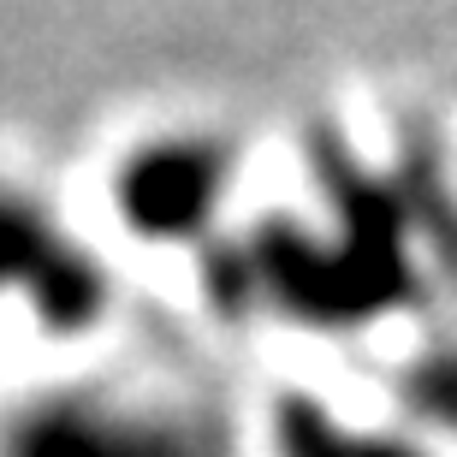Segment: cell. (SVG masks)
<instances>
[{
  "label": "cell",
  "instance_id": "obj_1",
  "mask_svg": "<svg viewBox=\"0 0 457 457\" xmlns=\"http://www.w3.org/2000/svg\"><path fill=\"white\" fill-rule=\"evenodd\" d=\"M0 457H237L196 398L137 380H54L0 410Z\"/></svg>",
  "mask_w": 457,
  "mask_h": 457
},
{
  "label": "cell",
  "instance_id": "obj_4",
  "mask_svg": "<svg viewBox=\"0 0 457 457\" xmlns=\"http://www.w3.org/2000/svg\"><path fill=\"white\" fill-rule=\"evenodd\" d=\"M286 457H398V452H380V445L351 440L333 416L291 410V416H286Z\"/></svg>",
  "mask_w": 457,
  "mask_h": 457
},
{
  "label": "cell",
  "instance_id": "obj_3",
  "mask_svg": "<svg viewBox=\"0 0 457 457\" xmlns=\"http://www.w3.org/2000/svg\"><path fill=\"white\" fill-rule=\"evenodd\" d=\"M237 172V149L220 131L172 125L143 131L107 172V208L137 244H190L220 214Z\"/></svg>",
  "mask_w": 457,
  "mask_h": 457
},
{
  "label": "cell",
  "instance_id": "obj_2",
  "mask_svg": "<svg viewBox=\"0 0 457 457\" xmlns=\"http://www.w3.org/2000/svg\"><path fill=\"white\" fill-rule=\"evenodd\" d=\"M0 309L30 315L66 345L89 339L113 309V268L102 250L48 196L12 179H0Z\"/></svg>",
  "mask_w": 457,
  "mask_h": 457
}]
</instances>
